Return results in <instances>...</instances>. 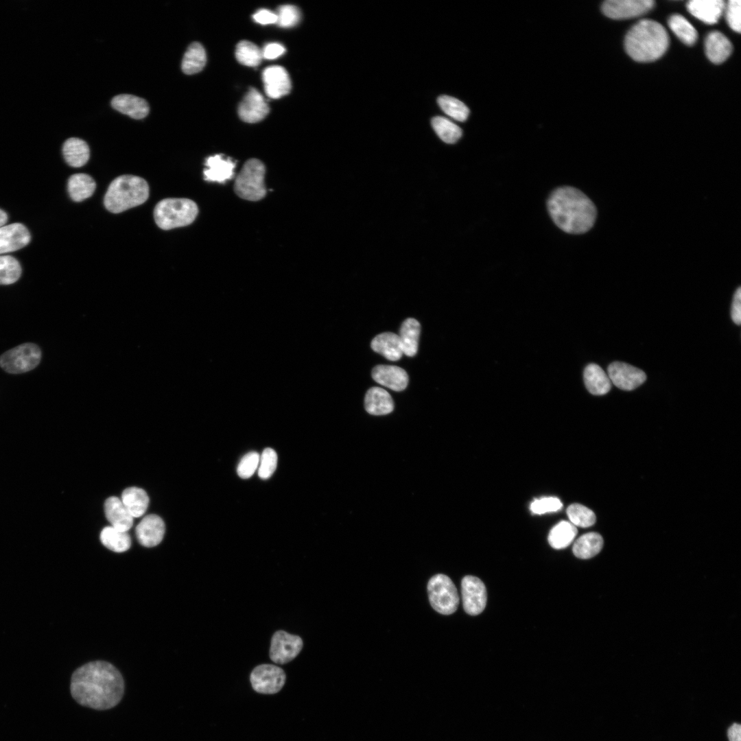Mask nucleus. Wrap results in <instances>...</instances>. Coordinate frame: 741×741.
Masks as SVG:
<instances>
[{
    "instance_id": "nucleus-1",
    "label": "nucleus",
    "mask_w": 741,
    "mask_h": 741,
    "mask_svg": "<svg viewBox=\"0 0 741 741\" xmlns=\"http://www.w3.org/2000/svg\"><path fill=\"white\" fill-rule=\"evenodd\" d=\"M72 697L80 705L96 710L115 707L124 693L119 671L104 661L87 663L74 671L71 679Z\"/></svg>"
},
{
    "instance_id": "nucleus-2",
    "label": "nucleus",
    "mask_w": 741,
    "mask_h": 741,
    "mask_svg": "<svg viewBox=\"0 0 741 741\" xmlns=\"http://www.w3.org/2000/svg\"><path fill=\"white\" fill-rule=\"evenodd\" d=\"M550 215L563 231L572 234L587 232L594 224L596 209L591 200L580 190L562 187L554 190L548 200Z\"/></svg>"
},
{
    "instance_id": "nucleus-3",
    "label": "nucleus",
    "mask_w": 741,
    "mask_h": 741,
    "mask_svg": "<svg viewBox=\"0 0 741 741\" xmlns=\"http://www.w3.org/2000/svg\"><path fill=\"white\" fill-rule=\"evenodd\" d=\"M669 37L664 27L656 21L642 19L627 32L624 39L626 53L634 60L649 62L660 58L667 51Z\"/></svg>"
},
{
    "instance_id": "nucleus-4",
    "label": "nucleus",
    "mask_w": 741,
    "mask_h": 741,
    "mask_svg": "<svg viewBox=\"0 0 741 741\" xmlns=\"http://www.w3.org/2000/svg\"><path fill=\"white\" fill-rule=\"evenodd\" d=\"M149 196V187L142 178L123 175L110 184L104 196V205L110 212L118 213L144 203Z\"/></svg>"
},
{
    "instance_id": "nucleus-5",
    "label": "nucleus",
    "mask_w": 741,
    "mask_h": 741,
    "mask_svg": "<svg viewBox=\"0 0 741 741\" xmlns=\"http://www.w3.org/2000/svg\"><path fill=\"white\" fill-rule=\"evenodd\" d=\"M198 212L196 204L187 198H166L155 207L154 220L163 230L182 227L192 223Z\"/></svg>"
},
{
    "instance_id": "nucleus-6",
    "label": "nucleus",
    "mask_w": 741,
    "mask_h": 741,
    "mask_svg": "<svg viewBox=\"0 0 741 741\" xmlns=\"http://www.w3.org/2000/svg\"><path fill=\"white\" fill-rule=\"evenodd\" d=\"M265 172V165L259 159L250 158L247 161L235 179V193L249 201L262 199L266 193L264 185Z\"/></svg>"
},
{
    "instance_id": "nucleus-7",
    "label": "nucleus",
    "mask_w": 741,
    "mask_h": 741,
    "mask_svg": "<svg viewBox=\"0 0 741 741\" xmlns=\"http://www.w3.org/2000/svg\"><path fill=\"white\" fill-rule=\"evenodd\" d=\"M429 600L432 608L443 615L454 613L459 604L457 589L449 577L438 574L427 583Z\"/></svg>"
},
{
    "instance_id": "nucleus-8",
    "label": "nucleus",
    "mask_w": 741,
    "mask_h": 741,
    "mask_svg": "<svg viewBox=\"0 0 741 741\" xmlns=\"http://www.w3.org/2000/svg\"><path fill=\"white\" fill-rule=\"evenodd\" d=\"M40 358L41 351L36 344L24 343L3 353L0 366L9 373H23L36 368Z\"/></svg>"
},
{
    "instance_id": "nucleus-9",
    "label": "nucleus",
    "mask_w": 741,
    "mask_h": 741,
    "mask_svg": "<svg viewBox=\"0 0 741 741\" xmlns=\"http://www.w3.org/2000/svg\"><path fill=\"white\" fill-rule=\"evenodd\" d=\"M283 670L272 664H261L255 667L250 676L252 688L258 693L272 694L279 692L285 683Z\"/></svg>"
},
{
    "instance_id": "nucleus-10",
    "label": "nucleus",
    "mask_w": 741,
    "mask_h": 741,
    "mask_svg": "<svg viewBox=\"0 0 741 741\" xmlns=\"http://www.w3.org/2000/svg\"><path fill=\"white\" fill-rule=\"evenodd\" d=\"M303 648L302 639L284 631H277L272 637L270 658L275 663L285 664L293 660Z\"/></svg>"
},
{
    "instance_id": "nucleus-11",
    "label": "nucleus",
    "mask_w": 741,
    "mask_h": 741,
    "mask_svg": "<svg viewBox=\"0 0 741 741\" xmlns=\"http://www.w3.org/2000/svg\"><path fill=\"white\" fill-rule=\"evenodd\" d=\"M654 5L652 0H608L602 3V11L609 18L623 20L644 15Z\"/></svg>"
},
{
    "instance_id": "nucleus-12",
    "label": "nucleus",
    "mask_w": 741,
    "mask_h": 741,
    "mask_svg": "<svg viewBox=\"0 0 741 741\" xmlns=\"http://www.w3.org/2000/svg\"><path fill=\"white\" fill-rule=\"evenodd\" d=\"M463 608L471 615L481 613L487 600L486 589L483 582L473 576H464L461 582Z\"/></svg>"
},
{
    "instance_id": "nucleus-13",
    "label": "nucleus",
    "mask_w": 741,
    "mask_h": 741,
    "mask_svg": "<svg viewBox=\"0 0 741 741\" xmlns=\"http://www.w3.org/2000/svg\"><path fill=\"white\" fill-rule=\"evenodd\" d=\"M607 372L611 384L623 390H634L642 385L646 379V375L643 370L621 362H612L608 366Z\"/></svg>"
},
{
    "instance_id": "nucleus-14",
    "label": "nucleus",
    "mask_w": 741,
    "mask_h": 741,
    "mask_svg": "<svg viewBox=\"0 0 741 741\" xmlns=\"http://www.w3.org/2000/svg\"><path fill=\"white\" fill-rule=\"evenodd\" d=\"M270 111L263 95L255 88H250L238 106L239 117L245 122L260 121Z\"/></svg>"
},
{
    "instance_id": "nucleus-15",
    "label": "nucleus",
    "mask_w": 741,
    "mask_h": 741,
    "mask_svg": "<svg viewBox=\"0 0 741 741\" xmlns=\"http://www.w3.org/2000/svg\"><path fill=\"white\" fill-rule=\"evenodd\" d=\"M262 79L266 95L273 99L289 93L291 81L287 71L281 66H270L263 71Z\"/></svg>"
},
{
    "instance_id": "nucleus-16",
    "label": "nucleus",
    "mask_w": 741,
    "mask_h": 741,
    "mask_svg": "<svg viewBox=\"0 0 741 741\" xmlns=\"http://www.w3.org/2000/svg\"><path fill=\"white\" fill-rule=\"evenodd\" d=\"M165 524L156 515H148L137 526L136 536L141 545L152 548L158 545L165 534Z\"/></svg>"
},
{
    "instance_id": "nucleus-17",
    "label": "nucleus",
    "mask_w": 741,
    "mask_h": 741,
    "mask_svg": "<svg viewBox=\"0 0 741 741\" xmlns=\"http://www.w3.org/2000/svg\"><path fill=\"white\" fill-rule=\"evenodd\" d=\"M30 238L28 230L21 223L1 226L0 255L23 248L28 244Z\"/></svg>"
},
{
    "instance_id": "nucleus-18",
    "label": "nucleus",
    "mask_w": 741,
    "mask_h": 741,
    "mask_svg": "<svg viewBox=\"0 0 741 741\" xmlns=\"http://www.w3.org/2000/svg\"><path fill=\"white\" fill-rule=\"evenodd\" d=\"M372 377L378 384L395 391H402L408 385L406 371L397 366L377 365L373 368Z\"/></svg>"
},
{
    "instance_id": "nucleus-19",
    "label": "nucleus",
    "mask_w": 741,
    "mask_h": 741,
    "mask_svg": "<svg viewBox=\"0 0 741 741\" xmlns=\"http://www.w3.org/2000/svg\"><path fill=\"white\" fill-rule=\"evenodd\" d=\"M725 6V2L722 0H691L686 5L691 14L709 25L718 21Z\"/></svg>"
},
{
    "instance_id": "nucleus-20",
    "label": "nucleus",
    "mask_w": 741,
    "mask_h": 741,
    "mask_svg": "<svg viewBox=\"0 0 741 741\" xmlns=\"http://www.w3.org/2000/svg\"><path fill=\"white\" fill-rule=\"evenodd\" d=\"M732 45L720 32H709L705 40V51L707 58L716 64L725 62L732 52Z\"/></svg>"
},
{
    "instance_id": "nucleus-21",
    "label": "nucleus",
    "mask_w": 741,
    "mask_h": 741,
    "mask_svg": "<svg viewBox=\"0 0 741 741\" xmlns=\"http://www.w3.org/2000/svg\"><path fill=\"white\" fill-rule=\"evenodd\" d=\"M104 513L111 526L118 530L127 532L132 526L134 517L117 497H110L105 501Z\"/></svg>"
},
{
    "instance_id": "nucleus-22",
    "label": "nucleus",
    "mask_w": 741,
    "mask_h": 741,
    "mask_svg": "<svg viewBox=\"0 0 741 741\" xmlns=\"http://www.w3.org/2000/svg\"><path fill=\"white\" fill-rule=\"evenodd\" d=\"M113 108L117 111L135 119H141L148 115L149 106L143 98L129 94H121L111 100Z\"/></svg>"
},
{
    "instance_id": "nucleus-23",
    "label": "nucleus",
    "mask_w": 741,
    "mask_h": 741,
    "mask_svg": "<svg viewBox=\"0 0 741 741\" xmlns=\"http://www.w3.org/2000/svg\"><path fill=\"white\" fill-rule=\"evenodd\" d=\"M205 165L207 167L204 171L206 180L224 183L233 177L235 163L220 154L209 156Z\"/></svg>"
},
{
    "instance_id": "nucleus-24",
    "label": "nucleus",
    "mask_w": 741,
    "mask_h": 741,
    "mask_svg": "<svg viewBox=\"0 0 741 741\" xmlns=\"http://www.w3.org/2000/svg\"><path fill=\"white\" fill-rule=\"evenodd\" d=\"M364 408L372 415H386L394 410V402L390 395L379 387L370 388L366 393Z\"/></svg>"
},
{
    "instance_id": "nucleus-25",
    "label": "nucleus",
    "mask_w": 741,
    "mask_h": 741,
    "mask_svg": "<svg viewBox=\"0 0 741 741\" xmlns=\"http://www.w3.org/2000/svg\"><path fill=\"white\" fill-rule=\"evenodd\" d=\"M372 349L390 361L399 360L403 355L399 335L384 332L376 336L370 343Z\"/></svg>"
},
{
    "instance_id": "nucleus-26",
    "label": "nucleus",
    "mask_w": 741,
    "mask_h": 741,
    "mask_svg": "<svg viewBox=\"0 0 741 741\" xmlns=\"http://www.w3.org/2000/svg\"><path fill=\"white\" fill-rule=\"evenodd\" d=\"M585 385L587 390L594 395H603L611 388V382L608 375L596 364L587 365L583 373Z\"/></svg>"
},
{
    "instance_id": "nucleus-27",
    "label": "nucleus",
    "mask_w": 741,
    "mask_h": 741,
    "mask_svg": "<svg viewBox=\"0 0 741 741\" xmlns=\"http://www.w3.org/2000/svg\"><path fill=\"white\" fill-rule=\"evenodd\" d=\"M62 153L66 162L74 167H80L85 165L90 155L87 143L82 139L75 137L66 140L62 146Z\"/></svg>"
},
{
    "instance_id": "nucleus-28",
    "label": "nucleus",
    "mask_w": 741,
    "mask_h": 741,
    "mask_svg": "<svg viewBox=\"0 0 741 741\" xmlns=\"http://www.w3.org/2000/svg\"><path fill=\"white\" fill-rule=\"evenodd\" d=\"M420 331V323L414 318H408L401 324L399 336L402 344L403 353L405 355L413 357L416 355Z\"/></svg>"
},
{
    "instance_id": "nucleus-29",
    "label": "nucleus",
    "mask_w": 741,
    "mask_h": 741,
    "mask_svg": "<svg viewBox=\"0 0 741 741\" xmlns=\"http://www.w3.org/2000/svg\"><path fill=\"white\" fill-rule=\"evenodd\" d=\"M121 502L133 517L142 516L148 507L149 497L140 488L129 487L121 494Z\"/></svg>"
},
{
    "instance_id": "nucleus-30",
    "label": "nucleus",
    "mask_w": 741,
    "mask_h": 741,
    "mask_svg": "<svg viewBox=\"0 0 741 741\" xmlns=\"http://www.w3.org/2000/svg\"><path fill=\"white\" fill-rule=\"evenodd\" d=\"M603 547V539L597 532H588L580 536L572 548L574 554L579 558L587 559L598 554Z\"/></svg>"
},
{
    "instance_id": "nucleus-31",
    "label": "nucleus",
    "mask_w": 741,
    "mask_h": 741,
    "mask_svg": "<svg viewBox=\"0 0 741 741\" xmlns=\"http://www.w3.org/2000/svg\"><path fill=\"white\" fill-rule=\"evenodd\" d=\"M68 191L75 202L82 201L91 196L95 191V180L85 174H75L68 180Z\"/></svg>"
},
{
    "instance_id": "nucleus-32",
    "label": "nucleus",
    "mask_w": 741,
    "mask_h": 741,
    "mask_svg": "<svg viewBox=\"0 0 741 741\" xmlns=\"http://www.w3.org/2000/svg\"><path fill=\"white\" fill-rule=\"evenodd\" d=\"M206 62V51L203 46L200 43L193 42L184 54L182 70L187 75L198 73L204 67Z\"/></svg>"
},
{
    "instance_id": "nucleus-33",
    "label": "nucleus",
    "mask_w": 741,
    "mask_h": 741,
    "mask_svg": "<svg viewBox=\"0 0 741 741\" xmlns=\"http://www.w3.org/2000/svg\"><path fill=\"white\" fill-rule=\"evenodd\" d=\"M577 529L571 522L562 521L554 526L548 535V542L554 549H563L572 543L577 534Z\"/></svg>"
},
{
    "instance_id": "nucleus-34",
    "label": "nucleus",
    "mask_w": 741,
    "mask_h": 741,
    "mask_svg": "<svg viewBox=\"0 0 741 741\" xmlns=\"http://www.w3.org/2000/svg\"><path fill=\"white\" fill-rule=\"evenodd\" d=\"M100 541L108 549L115 552H124L131 546V539L127 532L107 526L100 533Z\"/></svg>"
},
{
    "instance_id": "nucleus-35",
    "label": "nucleus",
    "mask_w": 741,
    "mask_h": 741,
    "mask_svg": "<svg viewBox=\"0 0 741 741\" xmlns=\"http://www.w3.org/2000/svg\"><path fill=\"white\" fill-rule=\"evenodd\" d=\"M668 26L677 38L685 45H694L698 39V32L682 15L675 14L668 19Z\"/></svg>"
},
{
    "instance_id": "nucleus-36",
    "label": "nucleus",
    "mask_w": 741,
    "mask_h": 741,
    "mask_svg": "<svg viewBox=\"0 0 741 741\" xmlns=\"http://www.w3.org/2000/svg\"><path fill=\"white\" fill-rule=\"evenodd\" d=\"M431 124L437 135L445 143H454L462 136L461 128L445 117H435Z\"/></svg>"
},
{
    "instance_id": "nucleus-37",
    "label": "nucleus",
    "mask_w": 741,
    "mask_h": 741,
    "mask_svg": "<svg viewBox=\"0 0 741 741\" xmlns=\"http://www.w3.org/2000/svg\"><path fill=\"white\" fill-rule=\"evenodd\" d=\"M235 57L239 62L248 67L259 65L263 58L262 51L248 40H242L237 45Z\"/></svg>"
},
{
    "instance_id": "nucleus-38",
    "label": "nucleus",
    "mask_w": 741,
    "mask_h": 741,
    "mask_svg": "<svg viewBox=\"0 0 741 741\" xmlns=\"http://www.w3.org/2000/svg\"><path fill=\"white\" fill-rule=\"evenodd\" d=\"M437 102L443 111L454 119L464 121L467 119L469 110L458 99L448 95H441L438 98Z\"/></svg>"
},
{
    "instance_id": "nucleus-39",
    "label": "nucleus",
    "mask_w": 741,
    "mask_h": 741,
    "mask_svg": "<svg viewBox=\"0 0 741 741\" xmlns=\"http://www.w3.org/2000/svg\"><path fill=\"white\" fill-rule=\"evenodd\" d=\"M19 261L10 255H0V285L15 283L21 277Z\"/></svg>"
},
{
    "instance_id": "nucleus-40",
    "label": "nucleus",
    "mask_w": 741,
    "mask_h": 741,
    "mask_svg": "<svg viewBox=\"0 0 741 741\" xmlns=\"http://www.w3.org/2000/svg\"><path fill=\"white\" fill-rule=\"evenodd\" d=\"M567 514L571 523L575 526L587 528L593 526L596 522L594 513L579 504H571L567 509Z\"/></svg>"
},
{
    "instance_id": "nucleus-41",
    "label": "nucleus",
    "mask_w": 741,
    "mask_h": 741,
    "mask_svg": "<svg viewBox=\"0 0 741 741\" xmlns=\"http://www.w3.org/2000/svg\"><path fill=\"white\" fill-rule=\"evenodd\" d=\"M277 465V454L272 448H266L259 458L258 475L260 478H269L274 472Z\"/></svg>"
},
{
    "instance_id": "nucleus-42",
    "label": "nucleus",
    "mask_w": 741,
    "mask_h": 741,
    "mask_svg": "<svg viewBox=\"0 0 741 741\" xmlns=\"http://www.w3.org/2000/svg\"><path fill=\"white\" fill-rule=\"evenodd\" d=\"M277 23L282 27L296 25L301 19L298 8L292 5H283L278 9Z\"/></svg>"
},
{
    "instance_id": "nucleus-43",
    "label": "nucleus",
    "mask_w": 741,
    "mask_h": 741,
    "mask_svg": "<svg viewBox=\"0 0 741 741\" xmlns=\"http://www.w3.org/2000/svg\"><path fill=\"white\" fill-rule=\"evenodd\" d=\"M259 458L260 456L256 451H250L244 455L237 467L239 476L244 479L251 477L258 467Z\"/></svg>"
},
{
    "instance_id": "nucleus-44",
    "label": "nucleus",
    "mask_w": 741,
    "mask_h": 741,
    "mask_svg": "<svg viewBox=\"0 0 741 741\" xmlns=\"http://www.w3.org/2000/svg\"><path fill=\"white\" fill-rule=\"evenodd\" d=\"M727 22L729 27L738 33H740V12L741 1L740 0H729L725 3V10Z\"/></svg>"
},
{
    "instance_id": "nucleus-45",
    "label": "nucleus",
    "mask_w": 741,
    "mask_h": 741,
    "mask_svg": "<svg viewBox=\"0 0 741 741\" xmlns=\"http://www.w3.org/2000/svg\"><path fill=\"white\" fill-rule=\"evenodd\" d=\"M562 506L563 504L558 498L548 497L533 501L530 505V510L534 514L541 515L557 511Z\"/></svg>"
},
{
    "instance_id": "nucleus-46",
    "label": "nucleus",
    "mask_w": 741,
    "mask_h": 741,
    "mask_svg": "<svg viewBox=\"0 0 741 741\" xmlns=\"http://www.w3.org/2000/svg\"><path fill=\"white\" fill-rule=\"evenodd\" d=\"M731 316L733 321L738 325L741 323V288L739 287L736 291L731 309Z\"/></svg>"
},
{
    "instance_id": "nucleus-47",
    "label": "nucleus",
    "mask_w": 741,
    "mask_h": 741,
    "mask_svg": "<svg viewBox=\"0 0 741 741\" xmlns=\"http://www.w3.org/2000/svg\"><path fill=\"white\" fill-rule=\"evenodd\" d=\"M285 51V47L279 43H271L267 44L263 49L262 56L266 59H275L281 56Z\"/></svg>"
},
{
    "instance_id": "nucleus-48",
    "label": "nucleus",
    "mask_w": 741,
    "mask_h": 741,
    "mask_svg": "<svg viewBox=\"0 0 741 741\" xmlns=\"http://www.w3.org/2000/svg\"><path fill=\"white\" fill-rule=\"evenodd\" d=\"M252 18L257 23L262 25L277 23V14L266 9L257 11L253 14Z\"/></svg>"
},
{
    "instance_id": "nucleus-49",
    "label": "nucleus",
    "mask_w": 741,
    "mask_h": 741,
    "mask_svg": "<svg viewBox=\"0 0 741 741\" xmlns=\"http://www.w3.org/2000/svg\"><path fill=\"white\" fill-rule=\"evenodd\" d=\"M727 738L729 741H741L740 724L734 722L728 728Z\"/></svg>"
},
{
    "instance_id": "nucleus-50",
    "label": "nucleus",
    "mask_w": 741,
    "mask_h": 741,
    "mask_svg": "<svg viewBox=\"0 0 741 741\" xmlns=\"http://www.w3.org/2000/svg\"><path fill=\"white\" fill-rule=\"evenodd\" d=\"M8 220V215L5 211L0 209V227L5 225Z\"/></svg>"
}]
</instances>
